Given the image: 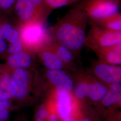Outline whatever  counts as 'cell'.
I'll use <instances>...</instances> for the list:
<instances>
[{"mask_svg":"<svg viewBox=\"0 0 121 121\" xmlns=\"http://www.w3.org/2000/svg\"><path fill=\"white\" fill-rule=\"evenodd\" d=\"M48 111L44 108H39L35 114V118H39L44 120L48 118Z\"/></svg>","mask_w":121,"mask_h":121,"instance_id":"obj_23","label":"cell"},{"mask_svg":"<svg viewBox=\"0 0 121 121\" xmlns=\"http://www.w3.org/2000/svg\"><path fill=\"white\" fill-rule=\"evenodd\" d=\"M17 0H0V11L7 12L14 6Z\"/></svg>","mask_w":121,"mask_h":121,"instance_id":"obj_22","label":"cell"},{"mask_svg":"<svg viewBox=\"0 0 121 121\" xmlns=\"http://www.w3.org/2000/svg\"><path fill=\"white\" fill-rule=\"evenodd\" d=\"M33 53L24 50L22 52L13 54H9L6 60L7 69L5 72H9L17 68L27 69L33 64Z\"/></svg>","mask_w":121,"mask_h":121,"instance_id":"obj_9","label":"cell"},{"mask_svg":"<svg viewBox=\"0 0 121 121\" xmlns=\"http://www.w3.org/2000/svg\"><path fill=\"white\" fill-rule=\"evenodd\" d=\"M107 88L104 84L96 81L88 82L87 95L94 101L102 100L107 92Z\"/></svg>","mask_w":121,"mask_h":121,"instance_id":"obj_17","label":"cell"},{"mask_svg":"<svg viewBox=\"0 0 121 121\" xmlns=\"http://www.w3.org/2000/svg\"><path fill=\"white\" fill-rule=\"evenodd\" d=\"M11 82L14 91V100L22 101L28 95L30 86V73L27 69L17 68L9 71Z\"/></svg>","mask_w":121,"mask_h":121,"instance_id":"obj_6","label":"cell"},{"mask_svg":"<svg viewBox=\"0 0 121 121\" xmlns=\"http://www.w3.org/2000/svg\"><path fill=\"white\" fill-rule=\"evenodd\" d=\"M13 7L21 25L35 21L44 22L52 11L44 0H17Z\"/></svg>","mask_w":121,"mask_h":121,"instance_id":"obj_3","label":"cell"},{"mask_svg":"<svg viewBox=\"0 0 121 121\" xmlns=\"http://www.w3.org/2000/svg\"><path fill=\"white\" fill-rule=\"evenodd\" d=\"M0 38L12 43L19 39V31L11 23L3 22L0 24Z\"/></svg>","mask_w":121,"mask_h":121,"instance_id":"obj_16","label":"cell"},{"mask_svg":"<svg viewBox=\"0 0 121 121\" xmlns=\"http://www.w3.org/2000/svg\"><path fill=\"white\" fill-rule=\"evenodd\" d=\"M44 23L35 21L21 25L19 39L25 50L36 53L51 39L48 30L45 29Z\"/></svg>","mask_w":121,"mask_h":121,"instance_id":"obj_2","label":"cell"},{"mask_svg":"<svg viewBox=\"0 0 121 121\" xmlns=\"http://www.w3.org/2000/svg\"><path fill=\"white\" fill-rule=\"evenodd\" d=\"M88 82L86 81L82 80L77 83L74 88V95L78 99L84 98L87 93Z\"/></svg>","mask_w":121,"mask_h":121,"instance_id":"obj_20","label":"cell"},{"mask_svg":"<svg viewBox=\"0 0 121 121\" xmlns=\"http://www.w3.org/2000/svg\"><path fill=\"white\" fill-rule=\"evenodd\" d=\"M80 2L88 20H96L119 13L120 2L117 0H82Z\"/></svg>","mask_w":121,"mask_h":121,"instance_id":"obj_5","label":"cell"},{"mask_svg":"<svg viewBox=\"0 0 121 121\" xmlns=\"http://www.w3.org/2000/svg\"><path fill=\"white\" fill-rule=\"evenodd\" d=\"M36 53L41 62L48 69L62 70L65 66L47 44Z\"/></svg>","mask_w":121,"mask_h":121,"instance_id":"obj_11","label":"cell"},{"mask_svg":"<svg viewBox=\"0 0 121 121\" xmlns=\"http://www.w3.org/2000/svg\"><path fill=\"white\" fill-rule=\"evenodd\" d=\"M82 0H44L48 7L52 10L80 2Z\"/></svg>","mask_w":121,"mask_h":121,"instance_id":"obj_19","label":"cell"},{"mask_svg":"<svg viewBox=\"0 0 121 121\" xmlns=\"http://www.w3.org/2000/svg\"><path fill=\"white\" fill-rule=\"evenodd\" d=\"M91 25L111 30L121 31V14L118 13L96 20H88Z\"/></svg>","mask_w":121,"mask_h":121,"instance_id":"obj_14","label":"cell"},{"mask_svg":"<svg viewBox=\"0 0 121 121\" xmlns=\"http://www.w3.org/2000/svg\"><path fill=\"white\" fill-rule=\"evenodd\" d=\"M48 81L56 89L70 91L73 86V80L61 70L48 69L45 73Z\"/></svg>","mask_w":121,"mask_h":121,"instance_id":"obj_10","label":"cell"},{"mask_svg":"<svg viewBox=\"0 0 121 121\" xmlns=\"http://www.w3.org/2000/svg\"><path fill=\"white\" fill-rule=\"evenodd\" d=\"M57 95V111L62 118L69 117L72 111V100L69 91L56 89Z\"/></svg>","mask_w":121,"mask_h":121,"instance_id":"obj_12","label":"cell"},{"mask_svg":"<svg viewBox=\"0 0 121 121\" xmlns=\"http://www.w3.org/2000/svg\"><path fill=\"white\" fill-rule=\"evenodd\" d=\"M0 98L12 102L14 99V91L10 75L5 71H0Z\"/></svg>","mask_w":121,"mask_h":121,"instance_id":"obj_15","label":"cell"},{"mask_svg":"<svg viewBox=\"0 0 121 121\" xmlns=\"http://www.w3.org/2000/svg\"><path fill=\"white\" fill-rule=\"evenodd\" d=\"M25 50L20 39H17V41L12 43H10L7 48V51L9 54H15L22 52Z\"/></svg>","mask_w":121,"mask_h":121,"instance_id":"obj_21","label":"cell"},{"mask_svg":"<svg viewBox=\"0 0 121 121\" xmlns=\"http://www.w3.org/2000/svg\"><path fill=\"white\" fill-rule=\"evenodd\" d=\"M88 18L80 3L70 9L48 29L51 38L76 56L84 45Z\"/></svg>","mask_w":121,"mask_h":121,"instance_id":"obj_1","label":"cell"},{"mask_svg":"<svg viewBox=\"0 0 121 121\" xmlns=\"http://www.w3.org/2000/svg\"><path fill=\"white\" fill-rule=\"evenodd\" d=\"M47 45L65 66L73 62L76 56L68 48L57 43L52 39L47 43Z\"/></svg>","mask_w":121,"mask_h":121,"instance_id":"obj_13","label":"cell"},{"mask_svg":"<svg viewBox=\"0 0 121 121\" xmlns=\"http://www.w3.org/2000/svg\"><path fill=\"white\" fill-rule=\"evenodd\" d=\"M35 121H45V120L43 119H41V118H35Z\"/></svg>","mask_w":121,"mask_h":121,"instance_id":"obj_27","label":"cell"},{"mask_svg":"<svg viewBox=\"0 0 121 121\" xmlns=\"http://www.w3.org/2000/svg\"><path fill=\"white\" fill-rule=\"evenodd\" d=\"M117 0V1H119V2H120V0Z\"/></svg>","mask_w":121,"mask_h":121,"instance_id":"obj_28","label":"cell"},{"mask_svg":"<svg viewBox=\"0 0 121 121\" xmlns=\"http://www.w3.org/2000/svg\"><path fill=\"white\" fill-rule=\"evenodd\" d=\"M62 121H91L89 119L87 118H84L82 119H78V120H75L73 119L70 117H65L63 119V120Z\"/></svg>","mask_w":121,"mask_h":121,"instance_id":"obj_25","label":"cell"},{"mask_svg":"<svg viewBox=\"0 0 121 121\" xmlns=\"http://www.w3.org/2000/svg\"><path fill=\"white\" fill-rule=\"evenodd\" d=\"M121 43V31L111 30L91 25L84 45L91 49Z\"/></svg>","mask_w":121,"mask_h":121,"instance_id":"obj_4","label":"cell"},{"mask_svg":"<svg viewBox=\"0 0 121 121\" xmlns=\"http://www.w3.org/2000/svg\"><path fill=\"white\" fill-rule=\"evenodd\" d=\"M93 70L95 76L104 82L110 84L121 82L120 66L100 61L94 65Z\"/></svg>","mask_w":121,"mask_h":121,"instance_id":"obj_7","label":"cell"},{"mask_svg":"<svg viewBox=\"0 0 121 121\" xmlns=\"http://www.w3.org/2000/svg\"><path fill=\"white\" fill-rule=\"evenodd\" d=\"M91 50L101 62L116 65L121 64V43Z\"/></svg>","mask_w":121,"mask_h":121,"instance_id":"obj_8","label":"cell"},{"mask_svg":"<svg viewBox=\"0 0 121 121\" xmlns=\"http://www.w3.org/2000/svg\"><path fill=\"white\" fill-rule=\"evenodd\" d=\"M120 83L111 84L108 90L103 99V104L106 106H110L121 100Z\"/></svg>","mask_w":121,"mask_h":121,"instance_id":"obj_18","label":"cell"},{"mask_svg":"<svg viewBox=\"0 0 121 121\" xmlns=\"http://www.w3.org/2000/svg\"><path fill=\"white\" fill-rule=\"evenodd\" d=\"M8 48L7 43L3 39L0 38V54L7 51Z\"/></svg>","mask_w":121,"mask_h":121,"instance_id":"obj_24","label":"cell"},{"mask_svg":"<svg viewBox=\"0 0 121 121\" xmlns=\"http://www.w3.org/2000/svg\"><path fill=\"white\" fill-rule=\"evenodd\" d=\"M48 121H58V120L56 115L52 114L48 118Z\"/></svg>","mask_w":121,"mask_h":121,"instance_id":"obj_26","label":"cell"}]
</instances>
